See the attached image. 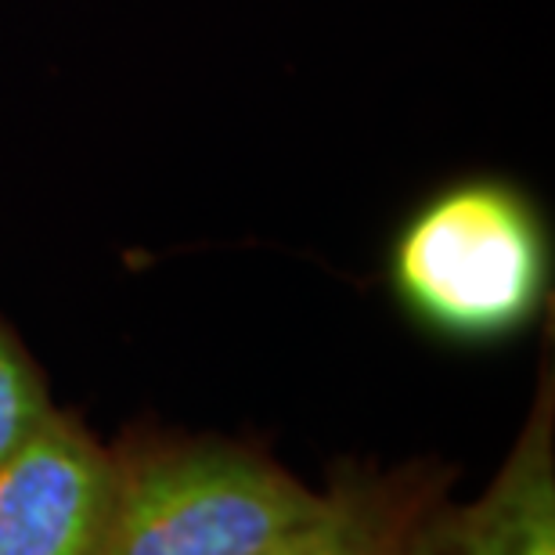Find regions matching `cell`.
I'll use <instances>...</instances> for the list:
<instances>
[{
	"mask_svg": "<svg viewBox=\"0 0 555 555\" xmlns=\"http://www.w3.org/2000/svg\"><path fill=\"white\" fill-rule=\"evenodd\" d=\"M390 285L408 318L451 343H502L548 304L552 231L524 184L465 173L404 217L390 246Z\"/></svg>",
	"mask_w": 555,
	"mask_h": 555,
	"instance_id": "cell-1",
	"label": "cell"
},
{
	"mask_svg": "<svg viewBox=\"0 0 555 555\" xmlns=\"http://www.w3.org/2000/svg\"><path fill=\"white\" fill-rule=\"evenodd\" d=\"M318 505L321 491L253 448L130 437L113 451L94 555H253Z\"/></svg>",
	"mask_w": 555,
	"mask_h": 555,
	"instance_id": "cell-2",
	"label": "cell"
},
{
	"mask_svg": "<svg viewBox=\"0 0 555 555\" xmlns=\"http://www.w3.org/2000/svg\"><path fill=\"white\" fill-rule=\"evenodd\" d=\"M108 491L113 451L54 412L0 462V555H94Z\"/></svg>",
	"mask_w": 555,
	"mask_h": 555,
	"instance_id": "cell-3",
	"label": "cell"
},
{
	"mask_svg": "<svg viewBox=\"0 0 555 555\" xmlns=\"http://www.w3.org/2000/svg\"><path fill=\"white\" fill-rule=\"evenodd\" d=\"M404 555H555V397L552 364L491 487L465 505L437 502Z\"/></svg>",
	"mask_w": 555,
	"mask_h": 555,
	"instance_id": "cell-4",
	"label": "cell"
},
{
	"mask_svg": "<svg viewBox=\"0 0 555 555\" xmlns=\"http://www.w3.org/2000/svg\"><path fill=\"white\" fill-rule=\"evenodd\" d=\"M440 487V473L422 462L393 473L343 465L314 513L253 555H404Z\"/></svg>",
	"mask_w": 555,
	"mask_h": 555,
	"instance_id": "cell-5",
	"label": "cell"
},
{
	"mask_svg": "<svg viewBox=\"0 0 555 555\" xmlns=\"http://www.w3.org/2000/svg\"><path fill=\"white\" fill-rule=\"evenodd\" d=\"M59 408L18 336L0 321V462L11 459Z\"/></svg>",
	"mask_w": 555,
	"mask_h": 555,
	"instance_id": "cell-6",
	"label": "cell"
}]
</instances>
